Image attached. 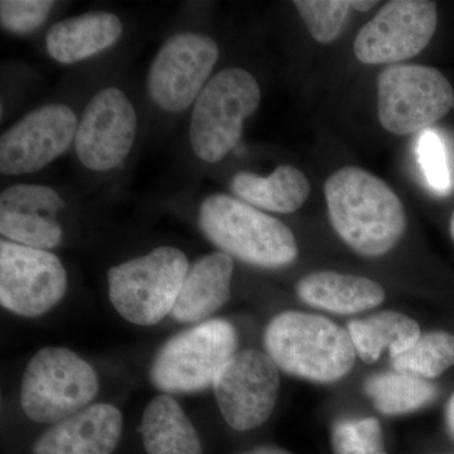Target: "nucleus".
Wrapping results in <instances>:
<instances>
[{
  "label": "nucleus",
  "instance_id": "1",
  "mask_svg": "<svg viewBox=\"0 0 454 454\" xmlns=\"http://www.w3.org/2000/svg\"><path fill=\"white\" fill-rule=\"evenodd\" d=\"M325 196L334 231L360 255H387L405 234L406 215L399 197L365 169L336 170L325 181Z\"/></svg>",
  "mask_w": 454,
  "mask_h": 454
},
{
  "label": "nucleus",
  "instance_id": "2",
  "mask_svg": "<svg viewBox=\"0 0 454 454\" xmlns=\"http://www.w3.org/2000/svg\"><path fill=\"white\" fill-rule=\"evenodd\" d=\"M264 346L278 369L316 384L342 380L357 356L348 330L325 317L297 310L271 319Z\"/></svg>",
  "mask_w": 454,
  "mask_h": 454
},
{
  "label": "nucleus",
  "instance_id": "3",
  "mask_svg": "<svg viewBox=\"0 0 454 454\" xmlns=\"http://www.w3.org/2000/svg\"><path fill=\"white\" fill-rule=\"evenodd\" d=\"M199 225L221 253L254 267H286L298 255L297 241L286 223L223 193L205 199Z\"/></svg>",
  "mask_w": 454,
  "mask_h": 454
},
{
  "label": "nucleus",
  "instance_id": "4",
  "mask_svg": "<svg viewBox=\"0 0 454 454\" xmlns=\"http://www.w3.org/2000/svg\"><path fill=\"white\" fill-rule=\"evenodd\" d=\"M188 269L187 256L181 250L157 247L110 269V301L130 324L157 325L172 312Z\"/></svg>",
  "mask_w": 454,
  "mask_h": 454
},
{
  "label": "nucleus",
  "instance_id": "5",
  "mask_svg": "<svg viewBox=\"0 0 454 454\" xmlns=\"http://www.w3.org/2000/svg\"><path fill=\"white\" fill-rule=\"evenodd\" d=\"M238 352L234 325L211 319L176 334L155 355L149 380L168 394H193L214 387L223 367Z\"/></svg>",
  "mask_w": 454,
  "mask_h": 454
},
{
  "label": "nucleus",
  "instance_id": "6",
  "mask_svg": "<svg viewBox=\"0 0 454 454\" xmlns=\"http://www.w3.org/2000/svg\"><path fill=\"white\" fill-rule=\"evenodd\" d=\"M259 83L243 68L220 71L196 98L190 140L200 160L217 163L238 145L244 121L259 107Z\"/></svg>",
  "mask_w": 454,
  "mask_h": 454
},
{
  "label": "nucleus",
  "instance_id": "7",
  "mask_svg": "<svg viewBox=\"0 0 454 454\" xmlns=\"http://www.w3.org/2000/svg\"><path fill=\"white\" fill-rule=\"evenodd\" d=\"M98 391V375L89 363L71 349L46 348L26 367L20 404L33 422L55 424L88 408Z\"/></svg>",
  "mask_w": 454,
  "mask_h": 454
},
{
  "label": "nucleus",
  "instance_id": "8",
  "mask_svg": "<svg viewBox=\"0 0 454 454\" xmlns=\"http://www.w3.org/2000/svg\"><path fill=\"white\" fill-rule=\"evenodd\" d=\"M453 107L452 85L437 68L393 65L379 74V121L391 134L405 137L427 130Z\"/></svg>",
  "mask_w": 454,
  "mask_h": 454
},
{
  "label": "nucleus",
  "instance_id": "9",
  "mask_svg": "<svg viewBox=\"0 0 454 454\" xmlns=\"http://www.w3.org/2000/svg\"><path fill=\"white\" fill-rule=\"evenodd\" d=\"M67 274L49 250L0 241V303L14 315L40 317L61 301Z\"/></svg>",
  "mask_w": 454,
  "mask_h": 454
},
{
  "label": "nucleus",
  "instance_id": "10",
  "mask_svg": "<svg viewBox=\"0 0 454 454\" xmlns=\"http://www.w3.org/2000/svg\"><path fill=\"white\" fill-rule=\"evenodd\" d=\"M279 387V369L267 352L244 349L223 367L212 387L225 422L247 432L270 418Z\"/></svg>",
  "mask_w": 454,
  "mask_h": 454
},
{
  "label": "nucleus",
  "instance_id": "11",
  "mask_svg": "<svg viewBox=\"0 0 454 454\" xmlns=\"http://www.w3.org/2000/svg\"><path fill=\"white\" fill-rule=\"evenodd\" d=\"M219 59V47L207 35L179 33L158 51L146 88L155 106L167 112L187 109L201 94Z\"/></svg>",
  "mask_w": 454,
  "mask_h": 454
},
{
  "label": "nucleus",
  "instance_id": "12",
  "mask_svg": "<svg viewBox=\"0 0 454 454\" xmlns=\"http://www.w3.org/2000/svg\"><path fill=\"white\" fill-rule=\"evenodd\" d=\"M438 25L437 4L428 0H393L358 32L354 43L358 61L393 65L420 52Z\"/></svg>",
  "mask_w": 454,
  "mask_h": 454
},
{
  "label": "nucleus",
  "instance_id": "13",
  "mask_svg": "<svg viewBox=\"0 0 454 454\" xmlns=\"http://www.w3.org/2000/svg\"><path fill=\"white\" fill-rule=\"evenodd\" d=\"M137 124L133 104L121 90H101L89 101L77 127V157L91 170L116 168L133 148Z\"/></svg>",
  "mask_w": 454,
  "mask_h": 454
},
{
  "label": "nucleus",
  "instance_id": "14",
  "mask_svg": "<svg viewBox=\"0 0 454 454\" xmlns=\"http://www.w3.org/2000/svg\"><path fill=\"white\" fill-rule=\"evenodd\" d=\"M77 127V116L62 104L27 114L0 139V172L20 176L43 168L67 151Z\"/></svg>",
  "mask_w": 454,
  "mask_h": 454
},
{
  "label": "nucleus",
  "instance_id": "15",
  "mask_svg": "<svg viewBox=\"0 0 454 454\" xmlns=\"http://www.w3.org/2000/svg\"><path fill=\"white\" fill-rule=\"evenodd\" d=\"M65 207L55 190L40 184H16L0 196V232L13 243L49 250L62 241L57 215Z\"/></svg>",
  "mask_w": 454,
  "mask_h": 454
},
{
  "label": "nucleus",
  "instance_id": "16",
  "mask_svg": "<svg viewBox=\"0 0 454 454\" xmlns=\"http://www.w3.org/2000/svg\"><path fill=\"white\" fill-rule=\"evenodd\" d=\"M122 417L110 404H92L53 424L33 454H112L121 441Z\"/></svg>",
  "mask_w": 454,
  "mask_h": 454
},
{
  "label": "nucleus",
  "instance_id": "17",
  "mask_svg": "<svg viewBox=\"0 0 454 454\" xmlns=\"http://www.w3.org/2000/svg\"><path fill=\"white\" fill-rule=\"evenodd\" d=\"M234 262L225 253L208 254L188 269L170 316L178 324H193L214 315L230 300Z\"/></svg>",
  "mask_w": 454,
  "mask_h": 454
},
{
  "label": "nucleus",
  "instance_id": "18",
  "mask_svg": "<svg viewBox=\"0 0 454 454\" xmlns=\"http://www.w3.org/2000/svg\"><path fill=\"white\" fill-rule=\"evenodd\" d=\"M297 295L313 309L345 316L376 309L385 300L380 284L369 278L336 271H316L301 278L297 284Z\"/></svg>",
  "mask_w": 454,
  "mask_h": 454
},
{
  "label": "nucleus",
  "instance_id": "19",
  "mask_svg": "<svg viewBox=\"0 0 454 454\" xmlns=\"http://www.w3.org/2000/svg\"><path fill=\"white\" fill-rule=\"evenodd\" d=\"M121 35V20L109 12L66 18L47 33V52L61 64H74L110 49Z\"/></svg>",
  "mask_w": 454,
  "mask_h": 454
},
{
  "label": "nucleus",
  "instance_id": "20",
  "mask_svg": "<svg viewBox=\"0 0 454 454\" xmlns=\"http://www.w3.org/2000/svg\"><path fill=\"white\" fill-rule=\"evenodd\" d=\"M231 190L241 201L254 207L278 214H293L309 199L310 184L300 169L283 164L268 177L252 172L236 173Z\"/></svg>",
  "mask_w": 454,
  "mask_h": 454
},
{
  "label": "nucleus",
  "instance_id": "21",
  "mask_svg": "<svg viewBox=\"0 0 454 454\" xmlns=\"http://www.w3.org/2000/svg\"><path fill=\"white\" fill-rule=\"evenodd\" d=\"M146 454H203L195 427L172 396L151 400L140 428Z\"/></svg>",
  "mask_w": 454,
  "mask_h": 454
},
{
  "label": "nucleus",
  "instance_id": "22",
  "mask_svg": "<svg viewBox=\"0 0 454 454\" xmlns=\"http://www.w3.org/2000/svg\"><path fill=\"white\" fill-rule=\"evenodd\" d=\"M348 333L357 356L365 364L376 363L384 351L389 352L390 358L399 356L422 336L413 318L395 310L354 319L348 325Z\"/></svg>",
  "mask_w": 454,
  "mask_h": 454
},
{
  "label": "nucleus",
  "instance_id": "23",
  "mask_svg": "<svg viewBox=\"0 0 454 454\" xmlns=\"http://www.w3.org/2000/svg\"><path fill=\"white\" fill-rule=\"evenodd\" d=\"M364 389L376 411L387 417L414 413L438 396V387L432 381L397 370L370 376Z\"/></svg>",
  "mask_w": 454,
  "mask_h": 454
},
{
  "label": "nucleus",
  "instance_id": "24",
  "mask_svg": "<svg viewBox=\"0 0 454 454\" xmlns=\"http://www.w3.org/2000/svg\"><path fill=\"white\" fill-rule=\"evenodd\" d=\"M391 366L426 380L439 378L454 366V334L441 331L422 333L408 351L391 358Z\"/></svg>",
  "mask_w": 454,
  "mask_h": 454
},
{
  "label": "nucleus",
  "instance_id": "25",
  "mask_svg": "<svg viewBox=\"0 0 454 454\" xmlns=\"http://www.w3.org/2000/svg\"><path fill=\"white\" fill-rule=\"evenodd\" d=\"M331 448L333 454H387L375 418L337 420L331 429Z\"/></svg>",
  "mask_w": 454,
  "mask_h": 454
},
{
  "label": "nucleus",
  "instance_id": "26",
  "mask_svg": "<svg viewBox=\"0 0 454 454\" xmlns=\"http://www.w3.org/2000/svg\"><path fill=\"white\" fill-rule=\"evenodd\" d=\"M293 4L313 40L322 44L333 43L339 38L351 9L348 0H295Z\"/></svg>",
  "mask_w": 454,
  "mask_h": 454
},
{
  "label": "nucleus",
  "instance_id": "27",
  "mask_svg": "<svg viewBox=\"0 0 454 454\" xmlns=\"http://www.w3.org/2000/svg\"><path fill=\"white\" fill-rule=\"evenodd\" d=\"M53 5L49 0H2L0 22L9 32L27 35L46 22Z\"/></svg>",
  "mask_w": 454,
  "mask_h": 454
},
{
  "label": "nucleus",
  "instance_id": "28",
  "mask_svg": "<svg viewBox=\"0 0 454 454\" xmlns=\"http://www.w3.org/2000/svg\"><path fill=\"white\" fill-rule=\"evenodd\" d=\"M418 155L429 186L438 193L450 192L452 187L446 148L434 131L427 129L419 138Z\"/></svg>",
  "mask_w": 454,
  "mask_h": 454
},
{
  "label": "nucleus",
  "instance_id": "29",
  "mask_svg": "<svg viewBox=\"0 0 454 454\" xmlns=\"http://www.w3.org/2000/svg\"><path fill=\"white\" fill-rule=\"evenodd\" d=\"M243 454H293L288 450H283V448L277 446H260L253 448V450H247Z\"/></svg>",
  "mask_w": 454,
  "mask_h": 454
},
{
  "label": "nucleus",
  "instance_id": "30",
  "mask_svg": "<svg viewBox=\"0 0 454 454\" xmlns=\"http://www.w3.org/2000/svg\"><path fill=\"white\" fill-rule=\"evenodd\" d=\"M446 423L448 432H450V434L452 435V438L454 439V394L447 404Z\"/></svg>",
  "mask_w": 454,
  "mask_h": 454
},
{
  "label": "nucleus",
  "instance_id": "31",
  "mask_svg": "<svg viewBox=\"0 0 454 454\" xmlns=\"http://www.w3.org/2000/svg\"><path fill=\"white\" fill-rule=\"evenodd\" d=\"M378 4L379 2H370V0H351V8L358 12H369Z\"/></svg>",
  "mask_w": 454,
  "mask_h": 454
},
{
  "label": "nucleus",
  "instance_id": "32",
  "mask_svg": "<svg viewBox=\"0 0 454 454\" xmlns=\"http://www.w3.org/2000/svg\"><path fill=\"white\" fill-rule=\"evenodd\" d=\"M450 236H452V240L454 241V212L452 214V217H450Z\"/></svg>",
  "mask_w": 454,
  "mask_h": 454
}]
</instances>
